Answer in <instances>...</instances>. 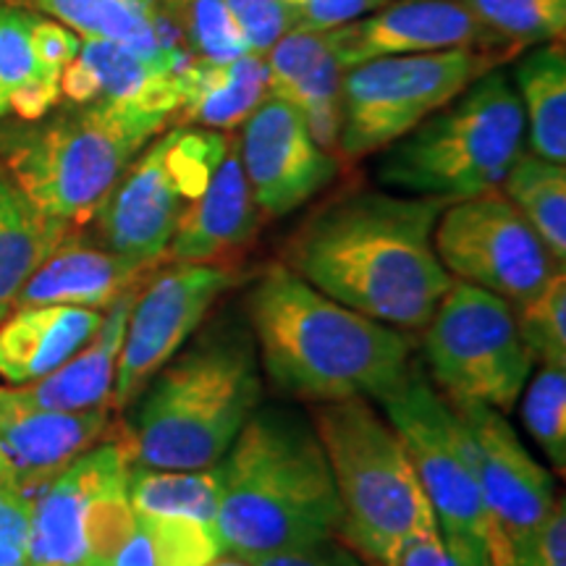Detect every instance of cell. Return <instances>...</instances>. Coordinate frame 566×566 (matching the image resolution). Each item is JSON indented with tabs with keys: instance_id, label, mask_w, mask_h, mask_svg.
Here are the masks:
<instances>
[{
	"instance_id": "cell-43",
	"label": "cell",
	"mask_w": 566,
	"mask_h": 566,
	"mask_svg": "<svg viewBox=\"0 0 566 566\" xmlns=\"http://www.w3.org/2000/svg\"><path fill=\"white\" fill-rule=\"evenodd\" d=\"M399 566H459L454 556L449 554L441 541V533L438 530H430L417 537V541L409 543V548L401 556Z\"/></svg>"
},
{
	"instance_id": "cell-27",
	"label": "cell",
	"mask_w": 566,
	"mask_h": 566,
	"mask_svg": "<svg viewBox=\"0 0 566 566\" xmlns=\"http://www.w3.org/2000/svg\"><path fill=\"white\" fill-rule=\"evenodd\" d=\"M32 19L21 6H0V118L38 122L61 103V76L32 48Z\"/></svg>"
},
{
	"instance_id": "cell-5",
	"label": "cell",
	"mask_w": 566,
	"mask_h": 566,
	"mask_svg": "<svg viewBox=\"0 0 566 566\" xmlns=\"http://www.w3.org/2000/svg\"><path fill=\"white\" fill-rule=\"evenodd\" d=\"M168 122L132 105H55L38 122L0 118V160L42 216L66 229L92 223L129 163Z\"/></svg>"
},
{
	"instance_id": "cell-46",
	"label": "cell",
	"mask_w": 566,
	"mask_h": 566,
	"mask_svg": "<svg viewBox=\"0 0 566 566\" xmlns=\"http://www.w3.org/2000/svg\"><path fill=\"white\" fill-rule=\"evenodd\" d=\"M0 488H13V480H11L9 464L3 462V457H0ZM13 491H17V488H13Z\"/></svg>"
},
{
	"instance_id": "cell-9",
	"label": "cell",
	"mask_w": 566,
	"mask_h": 566,
	"mask_svg": "<svg viewBox=\"0 0 566 566\" xmlns=\"http://www.w3.org/2000/svg\"><path fill=\"white\" fill-rule=\"evenodd\" d=\"M388 424L412 459L446 551L459 566H485V506L462 422L420 367L380 396Z\"/></svg>"
},
{
	"instance_id": "cell-40",
	"label": "cell",
	"mask_w": 566,
	"mask_h": 566,
	"mask_svg": "<svg viewBox=\"0 0 566 566\" xmlns=\"http://www.w3.org/2000/svg\"><path fill=\"white\" fill-rule=\"evenodd\" d=\"M252 564L254 566H370L354 554L344 541H338V537H325V541L310 543V546L260 556L254 558Z\"/></svg>"
},
{
	"instance_id": "cell-30",
	"label": "cell",
	"mask_w": 566,
	"mask_h": 566,
	"mask_svg": "<svg viewBox=\"0 0 566 566\" xmlns=\"http://www.w3.org/2000/svg\"><path fill=\"white\" fill-rule=\"evenodd\" d=\"M129 499L137 514L184 516L216 527L218 485L212 470L174 472L132 464Z\"/></svg>"
},
{
	"instance_id": "cell-12",
	"label": "cell",
	"mask_w": 566,
	"mask_h": 566,
	"mask_svg": "<svg viewBox=\"0 0 566 566\" xmlns=\"http://www.w3.org/2000/svg\"><path fill=\"white\" fill-rule=\"evenodd\" d=\"M449 407L462 422L483 493L485 566H522L535 530L556 504L554 478L530 454L504 412L478 401H449Z\"/></svg>"
},
{
	"instance_id": "cell-7",
	"label": "cell",
	"mask_w": 566,
	"mask_h": 566,
	"mask_svg": "<svg viewBox=\"0 0 566 566\" xmlns=\"http://www.w3.org/2000/svg\"><path fill=\"white\" fill-rule=\"evenodd\" d=\"M525 111L504 71L491 69L386 147L378 181L401 195L459 202L499 189L522 155Z\"/></svg>"
},
{
	"instance_id": "cell-29",
	"label": "cell",
	"mask_w": 566,
	"mask_h": 566,
	"mask_svg": "<svg viewBox=\"0 0 566 566\" xmlns=\"http://www.w3.org/2000/svg\"><path fill=\"white\" fill-rule=\"evenodd\" d=\"M501 192L533 226L558 268L566 263V168L535 153H522L501 181Z\"/></svg>"
},
{
	"instance_id": "cell-24",
	"label": "cell",
	"mask_w": 566,
	"mask_h": 566,
	"mask_svg": "<svg viewBox=\"0 0 566 566\" xmlns=\"http://www.w3.org/2000/svg\"><path fill=\"white\" fill-rule=\"evenodd\" d=\"M76 59L87 66L101 101L132 105L166 122H171L179 108V74L192 63L187 59H150L103 40H82Z\"/></svg>"
},
{
	"instance_id": "cell-15",
	"label": "cell",
	"mask_w": 566,
	"mask_h": 566,
	"mask_svg": "<svg viewBox=\"0 0 566 566\" xmlns=\"http://www.w3.org/2000/svg\"><path fill=\"white\" fill-rule=\"evenodd\" d=\"M254 205L283 218L317 197L338 176V158L323 150L292 103L265 95L242 122L237 139Z\"/></svg>"
},
{
	"instance_id": "cell-19",
	"label": "cell",
	"mask_w": 566,
	"mask_h": 566,
	"mask_svg": "<svg viewBox=\"0 0 566 566\" xmlns=\"http://www.w3.org/2000/svg\"><path fill=\"white\" fill-rule=\"evenodd\" d=\"M258 205L244 176L237 142L231 139L223 160L212 171L208 187L181 218L166 260L171 263H221L242 250L258 231Z\"/></svg>"
},
{
	"instance_id": "cell-33",
	"label": "cell",
	"mask_w": 566,
	"mask_h": 566,
	"mask_svg": "<svg viewBox=\"0 0 566 566\" xmlns=\"http://www.w3.org/2000/svg\"><path fill=\"white\" fill-rule=\"evenodd\" d=\"M516 331L533 359L566 365V275L558 271L541 292L514 304Z\"/></svg>"
},
{
	"instance_id": "cell-1",
	"label": "cell",
	"mask_w": 566,
	"mask_h": 566,
	"mask_svg": "<svg viewBox=\"0 0 566 566\" xmlns=\"http://www.w3.org/2000/svg\"><path fill=\"white\" fill-rule=\"evenodd\" d=\"M438 197L349 189L321 205L283 247V265L344 307L420 331L454 283L438 260Z\"/></svg>"
},
{
	"instance_id": "cell-31",
	"label": "cell",
	"mask_w": 566,
	"mask_h": 566,
	"mask_svg": "<svg viewBox=\"0 0 566 566\" xmlns=\"http://www.w3.org/2000/svg\"><path fill=\"white\" fill-rule=\"evenodd\" d=\"M483 21L504 45L562 42L566 32V0H459Z\"/></svg>"
},
{
	"instance_id": "cell-41",
	"label": "cell",
	"mask_w": 566,
	"mask_h": 566,
	"mask_svg": "<svg viewBox=\"0 0 566 566\" xmlns=\"http://www.w3.org/2000/svg\"><path fill=\"white\" fill-rule=\"evenodd\" d=\"M386 3H391V0H310L304 9H300L296 30H334V27H342L346 21L384 9Z\"/></svg>"
},
{
	"instance_id": "cell-23",
	"label": "cell",
	"mask_w": 566,
	"mask_h": 566,
	"mask_svg": "<svg viewBox=\"0 0 566 566\" xmlns=\"http://www.w3.org/2000/svg\"><path fill=\"white\" fill-rule=\"evenodd\" d=\"M268 95L265 55L247 53L226 63L192 61L179 74L181 126L233 129L263 103Z\"/></svg>"
},
{
	"instance_id": "cell-37",
	"label": "cell",
	"mask_w": 566,
	"mask_h": 566,
	"mask_svg": "<svg viewBox=\"0 0 566 566\" xmlns=\"http://www.w3.org/2000/svg\"><path fill=\"white\" fill-rule=\"evenodd\" d=\"M250 53L265 55L283 34L296 30L300 11L286 0H226Z\"/></svg>"
},
{
	"instance_id": "cell-39",
	"label": "cell",
	"mask_w": 566,
	"mask_h": 566,
	"mask_svg": "<svg viewBox=\"0 0 566 566\" xmlns=\"http://www.w3.org/2000/svg\"><path fill=\"white\" fill-rule=\"evenodd\" d=\"M32 48L38 53V61L42 69L51 71V74L61 76L63 69L80 55L82 40L80 34H74L69 27H63L61 21L51 17H38L32 19Z\"/></svg>"
},
{
	"instance_id": "cell-44",
	"label": "cell",
	"mask_w": 566,
	"mask_h": 566,
	"mask_svg": "<svg viewBox=\"0 0 566 566\" xmlns=\"http://www.w3.org/2000/svg\"><path fill=\"white\" fill-rule=\"evenodd\" d=\"M111 566H160L150 535H147V530L142 527L139 520L134 533L129 535V541H126L124 546L118 548V554L113 556Z\"/></svg>"
},
{
	"instance_id": "cell-25",
	"label": "cell",
	"mask_w": 566,
	"mask_h": 566,
	"mask_svg": "<svg viewBox=\"0 0 566 566\" xmlns=\"http://www.w3.org/2000/svg\"><path fill=\"white\" fill-rule=\"evenodd\" d=\"M34 11L45 13L80 40L118 42L150 59H187L174 45L158 0H24Z\"/></svg>"
},
{
	"instance_id": "cell-4",
	"label": "cell",
	"mask_w": 566,
	"mask_h": 566,
	"mask_svg": "<svg viewBox=\"0 0 566 566\" xmlns=\"http://www.w3.org/2000/svg\"><path fill=\"white\" fill-rule=\"evenodd\" d=\"M212 475L223 554L254 562L338 537L342 506L328 457L300 409L260 405Z\"/></svg>"
},
{
	"instance_id": "cell-16",
	"label": "cell",
	"mask_w": 566,
	"mask_h": 566,
	"mask_svg": "<svg viewBox=\"0 0 566 566\" xmlns=\"http://www.w3.org/2000/svg\"><path fill=\"white\" fill-rule=\"evenodd\" d=\"M328 40L344 71L388 55L436 53L451 48L499 53L506 48L459 0H391L384 9L328 30Z\"/></svg>"
},
{
	"instance_id": "cell-34",
	"label": "cell",
	"mask_w": 566,
	"mask_h": 566,
	"mask_svg": "<svg viewBox=\"0 0 566 566\" xmlns=\"http://www.w3.org/2000/svg\"><path fill=\"white\" fill-rule=\"evenodd\" d=\"M150 535L160 566H208L221 556V541L216 527L184 516H145L137 514Z\"/></svg>"
},
{
	"instance_id": "cell-22",
	"label": "cell",
	"mask_w": 566,
	"mask_h": 566,
	"mask_svg": "<svg viewBox=\"0 0 566 566\" xmlns=\"http://www.w3.org/2000/svg\"><path fill=\"white\" fill-rule=\"evenodd\" d=\"M139 289V286H137ZM137 289L118 296L103 317L101 331L82 346L66 365L53 370L45 378L27 386H13L27 405L42 409H92L105 407L113 399V384H116V365L122 354L126 321ZM113 407V405H111Z\"/></svg>"
},
{
	"instance_id": "cell-18",
	"label": "cell",
	"mask_w": 566,
	"mask_h": 566,
	"mask_svg": "<svg viewBox=\"0 0 566 566\" xmlns=\"http://www.w3.org/2000/svg\"><path fill=\"white\" fill-rule=\"evenodd\" d=\"M158 268L155 263L124 258L97 239L69 231L19 289L13 310L42 307V304H71V307L90 310L111 307L118 296L142 286Z\"/></svg>"
},
{
	"instance_id": "cell-14",
	"label": "cell",
	"mask_w": 566,
	"mask_h": 566,
	"mask_svg": "<svg viewBox=\"0 0 566 566\" xmlns=\"http://www.w3.org/2000/svg\"><path fill=\"white\" fill-rule=\"evenodd\" d=\"M237 281V273L221 263H171L142 283L126 321L111 405L129 407Z\"/></svg>"
},
{
	"instance_id": "cell-36",
	"label": "cell",
	"mask_w": 566,
	"mask_h": 566,
	"mask_svg": "<svg viewBox=\"0 0 566 566\" xmlns=\"http://www.w3.org/2000/svg\"><path fill=\"white\" fill-rule=\"evenodd\" d=\"M334 53L331 51L328 30H292L275 42L265 53L268 66V95L279 97L283 90H289L296 80H302L307 71H313L317 63Z\"/></svg>"
},
{
	"instance_id": "cell-13",
	"label": "cell",
	"mask_w": 566,
	"mask_h": 566,
	"mask_svg": "<svg viewBox=\"0 0 566 566\" xmlns=\"http://www.w3.org/2000/svg\"><path fill=\"white\" fill-rule=\"evenodd\" d=\"M433 247L449 275L520 304L564 271L504 192L449 202L438 216Z\"/></svg>"
},
{
	"instance_id": "cell-8",
	"label": "cell",
	"mask_w": 566,
	"mask_h": 566,
	"mask_svg": "<svg viewBox=\"0 0 566 566\" xmlns=\"http://www.w3.org/2000/svg\"><path fill=\"white\" fill-rule=\"evenodd\" d=\"M229 145V134L200 126H176L147 142L92 218L97 242L124 258L160 265Z\"/></svg>"
},
{
	"instance_id": "cell-45",
	"label": "cell",
	"mask_w": 566,
	"mask_h": 566,
	"mask_svg": "<svg viewBox=\"0 0 566 566\" xmlns=\"http://www.w3.org/2000/svg\"><path fill=\"white\" fill-rule=\"evenodd\" d=\"M208 566H254L252 562H247V558H239V556H231V554H221L216 556Z\"/></svg>"
},
{
	"instance_id": "cell-3",
	"label": "cell",
	"mask_w": 566,
	"mask_h": 566,
	"mask_svg": "<svg viewBox=\"0 0 566 566\" xmlns=\"http://www.w3.org/2000/svg\"><path fill=\"white\" fill-rule=\"evenodd\" d=\"M134 399L129 424L118 428L134 467L212 470L263 405V367L244 313L205 321Z\"/></svg>"
},
{
	"instance_id": "cell-6",
	"label": "cell",
	"mask_w": 566,
	"mask_h": 566,
	"mask_svg": "<svg viewBox=\"0 0 566 566\" xmlns=\"http://www.w3.org/2000/svg\"><path fill=\"white\" fill-rule=\"evenodd\" d=\"M328 457L342 525L338 541L370 566H399L409 543L438 530L412 459L367 399L325 401L310 417Z\"/></svg>"
},
{
	"instance_id": "cell-35",
	"label": "cell",
	"mask_w": 566,
	"mask_h": 566,
	"mask_svg": "<svg viewBox=\"0 0 566 566\" xmlns=\"http://www.w3.org/2000/svg\"><path fill=\"white\" fill-rule=\"evenodd\" d=\"M189 40L200 61L210 63H226L250 53V45L226 0H192Z\"/></svg>"
},
{
	"instance_id": "cell-20",
	"label": "cell",
	"mask_w": 566,
	"mask_h": 566,
	"mask_svg": "<svg viewBox=\"0 0 566 566\" xmlns=\"http://www.w3.org/2000/svg\"><path fill=\"white\" fill-rule=\"evenodd\" d=\"M101 310L42 304L0 321V378L27 386L66 365L103 325Z\"/></svg>"
},
{
	"instance_id": "cell-10",
	"label": "cell",
	"mask_w": 566,
	"mask_h": 566,
	"mask_svg": "<svg viewBox=\"0 0 566 566\" xmlns=\"http://www.w3.org/2000/svg\"><path fill=\"white\" fill-rule=\"evenodd\" d=\"M424 363L449 401H478L512 412L530 375L533 354L516 331L504 296L454 281L424 323Z\"/></svg>"
},
{
	"instance_id": "cell-28",
	"label": "cell",
	"mask_w": 566,
	"mask_h": 566,
	"mask_svg": "<svg viewBox=\"0 0 566 566\" xmlns=\"http://www.w3.org/2000/svg\"><path fill=\"white\" fill-rule=\"evenodd\" d=\"M514 82L533 153L551 163H566V53L562 42H546L522 55Z\"/></svg>"
},
{
	"instance_id": "cell-2",
	"label": "cell",
	"mask_w": 566,
	"mask_h": 566,
	"mask_svg": "<svg viewBox=\"0 0 566 566\" xmlns=\"http://www.w3.org/2000/svg\"><path fill=\"white\" fill-rule=\"evenodd\" d=\"M242 313L260 367L300 401H378L412 370V346L399 328L344 307L283 263L258 271Z\"/></svg>"
},
{
	"instance_id": "cell-42",
	"label": "cell",
	"mask_w": 566,
	"mask_h": 566,
	"mask_svg": "<svg viewBox=\"0 0 566 566\" xmlns=\"http://www.w3.org/2000/svg\"><path fill=\"white\" fill-rule=\"evenodd\" d=\"M522 566H566V512L564 499H556L543 525L535 530Z\"/></svg>"
},
{
	"instance_id": "cell-17",
	"label": "cell",
	"mask_w": 566,
	"mask_h": 566,
	"mask_svg": "<svg viewBox=\"0 0 566 566\" xmlns=\"http://www.w3.org/2000/svg\"><path fill=\"white\" fill-rule=\"evenodd\" d=\"M111 405L92 409H42L27 405L13 386L0 388V457L13 488L27 499L87 454L113 430Z\"/></svg>"
},
{
	"instance_id": "cell-38",
	"label": "cell",
	"mask_w": 566,
	"mask_h": 566,
	"mask_svg": "<svg viewBox=\"0 0 566 566\" xmlns=\"http://www.w3.org/2000/svg\"><path fill=\"white\" fill-rule=\"evenodd\" d=\"M30 499L13 488H0V566H30Z\"/></svg>"
},
{
	"instance_id": "cell-26",
	"label": "cell",
	"mask_w": 566,
	"mask_h": 566,
	"mask_svg": "<svg viewBox=\"0 0 566 566\" xmlns=\"http://www.w3.org/2000/svg\"><path fill=\"white\" fill-rule=\"evenodd\" d=\"M69 231L34 208L0 160V321L13 310L19 289L34 268Z\"/></svg>"
},
{
	"instance_id": "cell-11",
	"label": "cell",
	"mask_w": 566,
	"mask_h": 566,
	"mask_svg": "<svg viewBox=\"0 0 566 566\" xmlns=\"http://www.w3.org/2000/svg\"><path fill=\"white\" fill-rule=\"evenodd\" d=\"M495 51L451 48L357 63L342 76V129L336 150L346 160L386 150L430 113L495 69Z\"/></svg>"
},
{
	"instance_id": "cell-32",
	"label": "cell",
	"mask_w": 566,
	"mask_h": 566,
	"mask_svg": "<svg viewBox=\"0 0 566 566\" xmlns=\"http://www.w3.org/2000/svg\"><path fill=\"white\" fill-rule=\"evenodd\" d=\"M522 420L562 475L566 467V365H543L535 378L527 380Z\"/></svg>"
},
{
	"instance_id": "cell-21",
	"label": "cell",
	"mask_w": 566,
	"mask_h": 566,
	"mask_svg": "<svg viewBox=\"0 0 566 566\" xmlns=\"http://www.w3.org/2000/svg\"><path fill=\"white\" fill-rule=\"evenodd\" d=\"M103 462V441L30 495V566H90L84 516Z\"/></svg>"
}]
</instances>
